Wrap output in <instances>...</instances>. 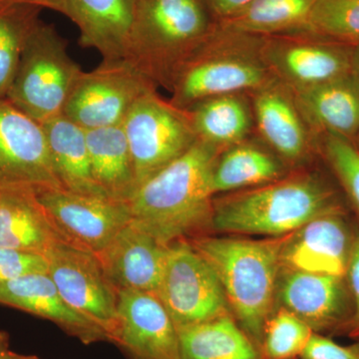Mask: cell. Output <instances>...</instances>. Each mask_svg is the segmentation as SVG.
I'll return each mask as SVG.
<instances>
[{
	"label": "cell",
	"mask_w": 359,
	"mask_h": 359,
	"mask_svg": "<svg viewBox=\"0 0 359 359\" xmlns=\"http://www.w3.org/2000/svg\"><path fill=\"white\" fill-rule=\"evenodd\" d=\"M118 332L113 344L128 359H182L178 330L153 292H118Z\"/></svg>",
	"instance_id": "5bb4252c"
},
{
	"label": "cell",
	"mask_w": 359,
	"mask_h": 359,
	"mask_svg": "<svg viewBox=\"0 0 359 359\" xmlns=\"http://www.w3.org/2000/svg\"><path fill=\"white\" fill-rule=\"evenodd\" d=\"M355 219L349 212H334L311 219L290 236L283 247V269L302 273L346 276Z\"/></svg>",
	"instance_id": "9a60e30c"
},
{
	"label": "cell",
	"mask_w": 359,
	"mask_h": 359,
	"mask_svg": "<svg viewBox=\"0 0 359 359\" xmlns=\"http://www.w3.org/2000/svg\"><path fill=\"white\" fill-rule=\"evenodd\" d=\"M320 152L359 224V150L353 141L323 134Z\"/></svg>",
	"instance_id": "4dcf8cb0"
},
{
	"label": "cell",
	"mask_w": 359,
	"mask_h": 359,
	"mask_svg": "<svg viewBox=\"0 0 359 359\" xmlns=\"http://www.w3.org/2000/svg\"><path fill=\"white\" fill-rule=\"evenodd\" d=\"M210 18L202 0H138L124 59L170 90L181 66L214 30Z\"/></svg>",
	"instance_id": "277c9868"
},
{
	"label": "cell",
	"mask_w": 359,
	"mask_h": 359,
	"mask_svg": "<svg viewBox=\"0 0 359 359\" xmlns=\"http://www.w3.org/2000/svg\"><path fill=\"white\" fill-rule=\"evenodd\" d=\"M219 149L198 140L188 152L137 187L127 204L132 223L170 245L212 229V170Z\"/></svg>",
	"instance_id": "6da1fadb"
},
{
	"label": "cell",
	"mask_w": 359,
	"mask_h": 359,
	"mask_svg": "<svg viewBox=\"0 0 359 359\" xmlns=\"http://www.w3.org/2000/svg\"><path fill=\"white\" fill-rule=\"evenodd\" d=\"M295 92L299 110L314 128L354 141L359 132V75L353 70Z\"/></svg>",
	"instance_id": "44dd1931"
},
{
	"label": "cell",
	"mask_w": 359,
	"mask_h": 359,
	"mask_svg": "<svg viewBox=\"0 0 359 359\" xmlns=\"http://www.w3.org/2000/svg\"><path fill=\"white\" fill-rule=\"evenodd\" d=\"M47 262L39 255L0 249V283L29 273H46Z\"/></svg>",
	"instance_id": "d6a6232c"
},
{
	"label": "cell",
	"mask_w": 359,
	"mask_h": 359,
	"mask_svg": "<svg viewBox=\"0 0 359 359\" xmlns=\"http://www.w3.org/2000/svg\"><path fill=\"white\" fill-rule=\"evenodd\" d=\"M334 212H349L337 183L318 173L294 175L214 200L212 229L233 235L283 237Z\"/></svg>",
	"instance_id": "7a4b0ae2"
},
{
	"label": "cell",
	"mask_w": 359,
	"mask_h": 359,
	"mask_svg": "<svg viewBox=\"0 0 359 359\" xmlns=\"http://www.w3.org/2000/svg\"><path fill=\"white\" fill-rule=\"evenodd\" d=\"M122 126L133 159L137 187L199 140L188 111L161 98L156 90L137 100Z\"/></svg>",
	"instance_id": "8992f818"
},
{
	"label": "cell",
	"mask_w": 359,
	"mask_h": 359,
	"mask_svg": "<svg viewBox=\"0 0 359 359\" xmlns=\"http://www.w3.org/2000/svg\"><path fill=\"white\" fill-rule=\"evenodd\" d=\"M168 247L131 222L96 256L118 292L131 290L156 294Z\"/></svg>",
	"instance_id": "e0dca14e"
},
{
	"label": "cell",
	"mask_w": 359,
	"mask_h": 359,
	"mask_svg": "<svg viewBox=\"0 0 359 359\" xmlns=\"http://www.w3.org/2000/svg\"><path fill=\"white\" fill-rule=\"evenodd\" d=\"M61 189L41 123L0 98V192Z\"/></svg>",
	"instance_id": "8fae6325"
},
{
	"label": "cell",
	"mask_w": 359,
	"mask_h": 359,
	"mask_svg": "<svg viewBox=\"0 0 359 359\" xmlns=\"http://www.w3.org/2000/svg\"><path fill=\"white\" fill-rule=\"evenodd\" d=\"M278 308L294 314L316 334L346 337L353 299L346 276L282 268L276 290Z\"/></svg>",
	"instance_id": "7c38bea8"
},
{
	"label": "cell",
	"mask_w": 359,
	"mask_h": 359,
	"mask_svg": "<svg viewBox=\"0 0 359 359\" xmlns=\"http://www.w3.org/2000/svg\"><path fill=\"white\" fill-rule=\"evenodd\" d=\"M47 273L66 304L102 328L111 344L118 332V290L93 252L61 242L44 256Z\"/></svg>",
	"instance_id": "30bf717a"
},
{
	"label": "cell",
	"mask_w": 359,
	"mask_h": 359,
	"mask_svg": "<svg viewBox=\"0 0 359 359\" xmlns=\"http://www.w3.org/2000/svg\"><path fill=\"white\" fill-rule=\"evenodd\" d=\"M299 359H359V342L340 346L330 337L313 332Z\"/></svg>",
	"instance_id": "836d02e7"
},
{
	"label": "cell",
	"mask_w": 359,
	"mask_h": 359,
	"mask_svg": "<svg viewBox=\"0 0 359 359\" xmlns=\"http://www.w3.org/2000/svg\"><path fill=\"white\" fill-rule=\"evenodd\" d=\"M156 85L128 61H102L95 69L82 71L62 114L86 131L121 125L139 98Z\"/></svg>",
	"instance_id": "9c48e42d"
},
{
	"label": "cell",
	"mask_w": 359,
	"mask_h": 359,
	"mask_svg": "<svg viewBox=\"0 0 359 359\" xmlns=\"http://www.w3.org/2000/svg\"><path fill=\"white\" fill-rule=\"evenodd\" d=\"M188 112L198 139L218 149L244 140L252 123L247 105L236 94L207 99Z\"/></svg>",
	"instance_id": "4316f807"
},
{
	"label": "cell",
	"mask_w": 359,
	"mask_h": 359,
	"mask_svg": "<svg viewBox=\"0 0 359 359\" xmlns=\"http://www.w3.org/2000/svg\"><path fill=\"white\" fill-rule=\"evenodd\" d=\"M283 168L273 156L256 146L236 144L217 158L212 170L215 194L256 188L283 178Z\"/></svg>",
	"instance_id": "484cf974"
},
{
	"label": "cell",
	"mask_w": 359,
	"mask_h": 359,
	"mask_svg": "<svg viewBox=\"0 0 359 359\" xmlns=\"http://www.w3.org/2000/svg\"><path fill=\"white\" fill-rule=\"evenodd\" d=\"M14 2L32 4L39 8H48L66 15L67 11V0H13Z\"/></svg>",
	"instance_id": "8d00e7d4"
},
{
	"label": "cell",
	"mask_w": 359,
	"mask_h": 359,
	"mask_svg": "<svg viewBox=\"0 0 359 359\" xmlns=\"http://www.w3.org/2000/svg\"><path fill=\"white\" fill-rule=\"evenodd\" d=\"M14 351L11 349V337L6 330H0V359L13 358Z\"/></svg>",
	"instance_id": "74e56055"
},
{
	"label": "cell",
	"mask_w": 359,
	"mask_h": 359,
	"mask_svg": "<svg viewBox=\"0 0 359 359\" xmlns=\"http://www.w3.org/2000/svg\"><path fill=\"white\" fill-rule=\"evenodd\" d=\"M0 304L51 321L85 346L110 342L102 328L66 304L47 271L0 283Z\"/></svg>",
	"instance_id": "ac0fdd59"
},
{
	"label": "cell",
	"mask_w": 359,
	"mask_h": 359,
	"mask_svg": "<svg viewBox=\"0 0 359 359\" xmlns=\"http://www.w3.org/2000/svg\"><path fill=\"white\" fill-rule=\"evenodd\" d=\"M353 47L309 34L308 39L269 44L264 49V61L299 91L351 72Z\"/></svg>",
	"instance_id": "2e32d148"
},
{
	"label": "cell",
	"mask_w": 359,
	"mask_h": 359,
	"mask_svg": "<svg viewBox=\"0 0 359 359\" xmlns=\"http://www.w3.org/2000/svg\"><path fill=\"white\" fill-rule=\"evenodd\" d=\"M41 8L11 2L0 7V98H6L13 84L26 40L39 22Z\"/></svg>",
	"instance_id": "f1b7e54d"
},
{
	"label": "cell",
	"mask_w": 359,
	"mask_h": 359,
	"mask_svg": "<svg viewBox=\"0 0 359 359\" xmlns=\"http://www.w3.org/2000/svg\"><path fill=\"white\" fill-rule=\"evenodd\" d=\"M138 0H67L66 16L76 25L79 42L95 49L102 61L126 55Z\"/></svg>",
	"instance_id": "d6986e66"
},
{
	"label": "cell",
	"mask_w": 359,
	"mask_h": 359,
	"mask_svg": "<svg viewBox=\"0 0 359 359\" xmlns=\"http://www.w3.org/2000/svg\"><path fill=\"white\" fill-rule=\"evenodd\" d=\"M11 359H40L36 355H26V354L13 353V358Z\"/></svg>",
	"instance_id": "ab89813d"
},
{
	"label": "cell",
	"mask_w": 359,
	"mask_h": 359,
	"mask_svg": "<svg viewBox=\"0 0 359 359\" xmlns=\"http://www.w3.org/2000/svg\"><path fill=\"white\" fill-rule=\"evenodd\" d=\"M224 52L216 30L181 66L172 82L171 103L182 110L212 97L259 89L268 84V67L252 56Z\"/></svg>",
	"instance_id": "ba28073f"
},
{
	"label": "cell",
	"mask_w": 359,
	"mask_h": 359,
	"mask_svg": "<svg viewBox=\"0 0 359 359\" xmlns=\"http://www.w3.org/2000/svg\"><path fill=\"white\" fill-rule=\"evenodd\" d=\"M304 32L355 46L359 44V0H316Z\"/></svg>",
	"instance_id": "f546056e"
},
{
	"label": "cell",
	"mask_w": 359,
	"mask_h": 359,
	"mask_svg": "<svg viewBox=\"0 0 359 359\" xmlns=\"http://www.w3.org/2000/svg\"><path fill=\"white\" fill-rule=\"evenodd\" d=\"M353 143H354V145L356 146V148H358L359 150V132H358V136H356L355 139H354Z\"/></svg>",
	"instance_id": "b9f144b4"
},
{
	"label": "cell",
	"mask_w": 359,
	"mask_h": 359,
	"mask_svg": "<svg viewBox=\"0 0 359 359\" xmlns=\"http://www.w3.org/2000/svg\"><path fill=\"white\" fill-rule=\"evenodd\" d=\"M82 68L70 57L67 42L41 20L26 40L6 98L26 115L43 123L62 115Z\"/></svg>",
	"instance_id": "5b68a950"
},
{
	"label": "cell",
	"mask_w": 359,
	"mask_h": 359,
	"mask_svg": "<svg viewBox=\"0 0 359 359\" xmlns=\"http://www.w3.org/2000/svg\"><path fill=\"white\" fill-rule=\"evenodd\" d=\"M313 332L306 323L282 308L276 309L264 330V359H299Z\"/></svg>",
	"instance_id": "1f68e13d"
},
{
	"label": "cell",
	"mask_w": 359,
	"mask_h": 359,
	"mask_svg": "<svg viewBox=\"0 0 359 359\" xmlns=\"http://www.w3.org/2000/svg\"><path fill=\"white\" fill-rule=\"evenodd\" d=\"M353 69L356 74L359 75V44L353 47Z\"/></svg>",
	"instance_id": "f35d334b"
},
{
	"label": "cell",
	"mask_w": 359,
	"mask_h": 359,
	"mask_svg": "<svg viewBox=\"0 0 359 359\" xmlns=\"http://www.w3.org/2000/svg\"><path fill=\"white\" fill-rule=\"evenodd\" d=\"M36 194L66 241L95 255L132 222L129 205L121 201L56 188Z\"/></svg>",
	"instance_id": "4fadbf2b"
},
{
	"label": "cell",
	"mask_w": 359,
	"mask_h": 359,
	"mask_svg": "<svg viewBox=\"0 0 359 359\" xmlns=\"http://www.w3.org/2000/svg\"><path fill=\"white\" fill-rule=\"evenodd\" d=\"M210 15L223 21L237 15L254 0H202Z\"/></svg>",
	"instance_id": "d590c367"
},
{
	"label": "cell",
	"mask_w": 359,
	"mask_h": 359,
	"mask_svg": "<svg viewBox=\"0 0 359 359\" xmlns=\"http://www.w3.org/2000/svg\"><path fill=\"white\" fill-rule=\"evenodd\" d=\"M254 106L259 131L280 157L297 163L308 155V135L287 95L268 83L257 89Z\"/></svg>",
	"instance_id": "cb8c5ba5"
},
{
	"label": "cell",
	"mask_w": 359,
	"mask_h": 359,
	"mask_svg": "<svg viewBox=\"0 0 359 359\" xmlns=\"http://www.w3.org/2000/svg\"><path fill=\"white\" fill-rule=\"evenodd\" d=\"M182 359H264L231 313L178 330Z\"/></svg>",
	"instance_id": "d4e9b609"
},
{
	"label": "cell",
	"mask_w": 359,
	"mask_h": 359,
	"mask_svg": "<svg viewBox=\"0 0 359 359\" xmlns=\"http://www.w3.org/2000/svg\"><path fill=\"white\" fill-rule=\"evenodd\" d=\"M11 2H14L13 0H0V7L6 6V4H11Z\"/></svg>",
	"instance_id": "60d3db41"
},
{
	"label": "cell",
	"mask_w": 359,
	"mask_h": 359,
	"mask_svg": "<svg viewBox=\"0 0 359 359\" xmlns=\"http://www.w3.org/2000/svg\"><path fill=\"white\" fill-rule=\"evenodd\" d=\"M92 173L103 192L128 202L137 188L128 140L122 124L86 131Z\"/></svg>",
	"instance_id": "603a6c76"
},
{
	"label": "cell",
	"mask_w": 359,
	"mask_h": 359,
	"mask_svg": "<svg viewBox=\"0 0 359 359\" xmlns=\"http://www.w3.org/2000/svg\"><path fill=\"white\" fill-rule=\"evenodd\" d=\"M346 280L353 295V313L347 327L346 337L359 342V224L358 222L355 226L353 252H351V261L347 269Z\"/></svg>",
	"instance_id": "e575fe53"
},
{
	"label": "cell",
	"mask_w": 359,
	"mask_h": 359,
	"mask_svg": "<svg viewBox=\"0 0 359 359\" xmlns=\"http://www.w3.org/2000/svg\"><path fill=\"white\" fill-rule=\"evenodd\" d=\"M155 294L177 330L231 313L218 276L187 240L168 247L166 263Z\"/></svg>",
	"instance_id": "52a82bcc"
},
{
	"label": "cell",
	"mask_w": 359,
	"mask_h": 359,
	"mask_svg": "<svg viewBox=\"0 0 359 359\" xmlns=\"http://www.w3.org/2000/svg\"><path fill=\"white\" fill-rule=\"evenodd\" d=\"M316 0H254L224 28L247 35L304 30Z\"/></svg>",
	"instance_id": "83f0119b"
},
{
	"label": "cell",
	"mask_w": 359,
	"mask_h": 359,
	"mask_svg": "<svg viewBox=\"0 0 359 359\" xmlns=\"http://www.w3.org/2000/svg\"><path fill=\"white\" fill-rule=\"evenodd\" d=\"M290 235L264 240L199 236L189 241L218 276L231 316L259 349L276 311L283 250Z\"/></svg>",
	"instance_id": "3957f363"
},
{
	"label": "cell",
	"mask_w": 359,
	"mask_h": 359,
	"mask_svg": "<svg viewBox=\"0 0 359 359\" xmlns=\"http://www.w3.org/2000/svg\"><path fill=\"white\" fill-rule=\"evenodd\" d=\"M61 242L67 241L40 203L36 191L0 192V249L44 257Z\"/></svg>",
	"instance_id": "ffe728a7"
},
{
	"label": "cell",
	"mask_w": 359,
	"mask_h": 359,
	"mask_svg": "<svg viewBox=\"0 0 359 359\" xmlns=\"http://www.w3.org/2000/svg\"><path fill=\"white\" fill-rule=\"evenodd\" d=\"M41 125L61 189L80 195L108 197L92 173L86 130L63 114Z\"/></svg>",
	"instance_id": "7402d4cb"
}]
</instances>
